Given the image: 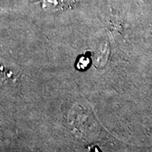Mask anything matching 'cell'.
<instances>
[{
	"mask_svg": "<svg viewBox=\"0 0 152 152\" xmlns=\"http://www.w3.org/2000/svg\"><path fill=\"white\" fill-rule=\"evenodd\" d=\"M77 0H41L42 7L45 10L62 11L71 9Z\"/></svg>",
	"mask_w": 152,
	"mask_h": 152,
	"instance_id": "1",
	"label": "cell"
},
{
	"mask_svg": "<svg viewBox=\"0 0 152 152\" xmlns=\"http://www.w3.org/2000/svg\"><path fill=\"white\" fill-rule=\"evenodd\" d=\"M90 58L87 56H82L80 58H79L77 63V68L80 70H85L88 68L90 65Z\"/></svg>",
	"mask_w": 152,
	"mask_h": 152,
	"instance_id": "2",
	"label": "cell"
}]
</instances>
